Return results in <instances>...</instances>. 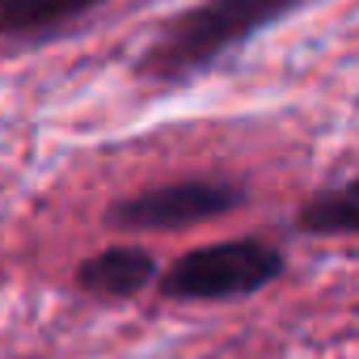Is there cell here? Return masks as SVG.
Returning a JSON list of instances; mask_svg holds the SVG:
<instances>
[{
	"mask_svg": "<svg viewBox=\"0 0 359 359\" xmlns=\"http://www.w3.org/2000/svg\"><path fill=\"white\" fill-rule=\"evenodd\" d=\"M309 0H199L173 13L135 55V81L148 89H182L233 64L254 39L300 13Z\"/></svg>",
	"mask_w": 359,
	"mask_h": 359,
	"instance_id": "cell-1",
	"label": "cell"
},
{
	"mask_svg": "<svg viewBox=\"0 0 359 359\" xmlns=\"http://www.w3.org/2000/svg\"><path fill=\"white\" fill-rule=\"evenodd\" d=\"M287 275V254L262 237H237L187 250L169 271L156 275L165 300H191V304H220L245 300L266 292Z\"/></svg>",
	"mask_w": 359,
	"mask_h": 359,
	"instance_id": "cell-2",
	"label": "cell"
},
{
	"mask_svg": "<svg viewBox=\"0 0 359 359\" xmlns=\"http://www.w3.org/2000/svg\"><path fill=\"white\" fill-rule=\"evenodd\" d=\"M245 187L233 177H182V182L148 187L140 195L114 199L102 216L114 233H177L245 208Z\"/></svg>",
	"mask_w": 359,
	"mask_h": 359,
	"instance_id": "cell-3",
	"label": "cell"
},
{
	"mask_svg": "<svg viewBox=\"0 0 359 359\" xmlns=\"http://www.w3.org/2000/svg\"><path fill=\"white\" fill-rule=\"evenodd\" d=\"M156 275H161L156 254H148L140 245H110L76 266V287L89 300L123 304V300H135L140 292H148L156 283Z\"/></svg>",
	"mask_w": 359,
	"mask_h": 359,
	"instance_id": "cell-4",
	"label": "cell"
},
{
	"mask_svg": "<svg viewBox=\"0 0 359 359\" xmlns=\"http://www.w3.org/2000/svg\"><path fill=\"white\" fill-rule=\"evenodd\" d=\"M102 5L106 0H0V39L5 43H47Z\"/></svg>",
	"mask_w": 359,
	"mask_h": 359,
	"instance_id": "cell-5",
	"label": "cell"
},
{
	"mask_svg": "<svg viewBox=\"0 0 359 359\" xmlns=\"http://www.w3.org/2000/svg\"><path fill=\"white\" fill-rule=\"evenodd\" d=\"M359 229V182L342 177V182L317 191L300 212H296V233L304 237H351Z\"/></svg>",
	"mask_w": 359,
	"mask_h": 359,
	"instance_id": "cell-6",
	"label": "cell"
}]
</instances>
